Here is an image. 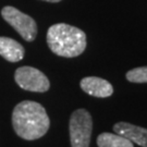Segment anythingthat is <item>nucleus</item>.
Wrapping results in <instances>:
<instances>
[{
    "label": "nucleus",
    "mask_w": 147,
    "mask_h": 147,
    "mask_svg": "<svg viewBox=\"0 0 147 147\" xmlns=\"http://www.w3.org/2000/svg\"><path fill=\"white\" fill-rule=\"evenodd\" d=\"M12 125L20 137L33 141L44 136L49 130L50 121L40 104L24 100L18 104L12 113Z\"/></svg>",
    "instance_id": "1"
},
{
    "label": "nucleus",
    "mask_w": 147,
    "mask_h": 147,
    "mask_svg": "<svg viewBox=\"0 0 147 147\" xmlns=\"http://www.w3.org/2000/svg\"><path fill=\"white\" fill-rule=\"evenodd\" d=\"M1 16L7 23H9V25L21 35L23 39L26 42H33L35 39L37 35V25L33 18L11 5L2 8Z\"/></svg>",
    "instance_id": "4"
},
{
    "label": "nucleus",
    "mask_w": 147,
    "mask_h": 147,
    "mask_svg": "<svg viewBox=\"0 0 147 147\" xmlns=\"http://www.w3.org/2000/svg\"><path fill=\"white\" fill-rule=\"evenodd\" d=\"M24 47L20 42L9 38V37H0V56L10 62L21 61L24 57Z\"/></svg>",
    "instance_id": "8"
},
{
    "label": "nucleus",
    "mask_w": 147,
    "mask_h": 147,
    "mask_svg": "<svg viewBox=\"0 0 147 147\" xmlns=\"http://www.w3.org/2000/svg\"><path fill=\"white\" fill-rule=\"evenodd\" d=\"M113 130L117 134L126 137L132 143L142 147H147V129L127 122H118L113 125Z\"/></svg>",
    "instance_id": "7"
},
{
    "label": "nucleus",
    "mask_w": 147,
    "mask_h": 147,
    "mask_svg": "<svg viewBox=\"0 0 147 147\" xmlns=\"http://www.w3.org/2000/svg\"><path fill=\"white\" fill-rule=\"evenodd\" d=\"M93 119L87 110L78 109L71 115L69 131L71 147H89Z\"/></svg>",
    "instance_id": "3"
},
{
    "label": "nucleus",
    "mask_w": 147,
    "mask_h": 147,
    "mask_svg": "<svg viewBox=\"0 0 147 147\" xmlns=\"http://www.w3.org/2000/svg\"><path fill=\"white\" fill-rule=\"evenodd\" d=\"M81 88L84 90L86 94L94 96V97H99V98H106L109 97L113 93V87L112 85L107 81L97 76H87L81 81Z\"/></svg>",
    "instance_id": "6"
},
{
    "label": "nucleus",
    "mask_w": 147,
    "mask_h": 147,
    "mask_svg": "<svg viewBox=\"0 0 147 147\" xmlns=\"http://www.w3.org/2000/svg\"><path fill=\"white\" fill-rule=\"evenodd\" d=\"M98 147H133V143L117 133H101L97 137Z\"/></svg>",
    "instance_id": "9"
},
{
    "label": "nucleus",
    "mask_w": 147,
    "mask_h": 147,
    "mask_svg": "<svg viewBox=\"0 0 147 147\" xmlns=\"http://www.w3.org/2000/svg\"><path fill=\"white\" fill-rule=\"evenodd\" d=\"M47 44L55 55L64 58H74L84 53L87 44L86 34L78 27L58 23L48 28Z\"/></svg>",
    "instance_id": "2"
},
{
    "label": "nucleus",
    "mask_w": 147,
    "mask_h": 147,
    "mask_svg": "<svg viewBox=\"0 0 147 147\" xmlns=\"http://www.w3.org/2000/svg\"><path fill=\"white\" fill-rule=\"evenodd\" d=\"M126 80L132 83H147V67H140L127 71Z\"/></svg>",
    "instance_id": "10"
},
{
    "label": "nucleus",
    "mask_w": 147,
    "mask_h": 147,
    "mask_svg": "<svg viewBox=\"0 0 147 147\" xmlns=\"http://www.w3.org/2000/svg\"><path fill=\"white\" fill-rule=\"evenodd\" d=\"M42 1H47V2H53V3H55V2H60L61 0H42Z\"/></svg>",
    "instance_id": "11"
},
{
    "label": "nucleus",
    "mask_w": 147,
    "mask_h": 147,
    "mask_svg": "<svg viewBox=\"0 0 147 147\" xmlns=\"http://www.w3.org/2000/svg\"><path fill=\"white\" fill-rule=\"evenodd\" d=\"M14 79L16 84L21 88L28 92L45 93L50 87V83L47 76L42 71L33 67L19 68L16 71Z\"/></svg>",
    "instance_id": "5"
}]
</instances>
